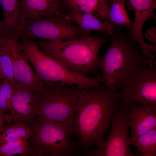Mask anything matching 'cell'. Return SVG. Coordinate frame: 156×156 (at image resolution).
Here are the masks:
<instances>
[{
    "label": "cell",
    "instance_id": "obj_1",
    "mask_svg": "<svg viewBox=\"0 0 156 156\" xmlns=\"http://www.w3.org/2000/svg\"><path fill=\"white\" fill-rule=\"evenodd\" d=\"M120 101L118 91L107 88L103 83L94 88L82 89L73 128L76 146L82 153L92 145L102 147L104 136Z\"/></svg>",
    "mask_w": 156,
    "mask_h": 156
},
{
    "label": "cell",
    "instance_id": "obj_2",
    "mask_svg": "<svg viewBox=\"0 0 156 156\" xmlns=\"http://www.w3.org/2000/svg\"><path fill=\"white\" fill-rule=\"evenodd\" d=\"M109 36L105 33L90 34L66 41L40 39L36 43L42 51L68 70L86 76L93 74L100 79L99 54Z\"/></svg>",
    "mask_w": 156,
    "mask_h": 156
},
{
    "label": "cell",
    "instance_id": "obj_3",
    "mask_svg": "<svg viewBox=\"0 0 156 156\" xmlns=\"http://www.w3.org/2000/svg\"><path fill=\"white\" fill-rule=\"evenodd\" d=\"M122 27L113 28L106 52L99 56L98 70L101 81L107 88L118 91L130 74L147 64L148 60L142 54L137 41Z\"/></svg>",
    "mask_w": 156,
    "mask_h": 156
},
{
    "label": "cell",
    "instance_id": "obj_4",
    "mask_svg": "<svg viewBox=\"0 0 156 156\" xmlns=\"http://www.w3.org/2000/svg\"><path fill=\"white\" fill-rule=\"evenodd\" d=\"M82 88L75 84L44 82L43 87L37 93V115L73 128Z\"/></svg>",
    "mask_w": 156,
    "mask_h": 156
},
{
    "label": "cell",
    "instance_id": "obj_5",
    "mask_svg": "<svg viewBox=\"0 0 156 156\" xmlns=\"http://www.w3.org/2000/svg\"><path fill=\"white\" fill-rule=\"evenodd\" d=\"M30 139L34 156H71L75 154L73 128L37 115L31 123Z\"/></svg>",
    "mask_w": 156,
    "mask_h": 156
},
{
    "label": "cell",
    "instance_id": "obj_6",
    "mask_svg": "<svg viewBox=\"0 0 156 156\" xmlns=\"http://www.w3.org/2000/svg\"><path fill=\"white\" fill-rule=\"evenodd\" d=\"M21 44L25 55L39 78L44 82H59L78 85L83 88H92L100 84L96 77L71 71L48 56L35 42L21 39Z\"/></svg>",
    "mask_w": 156,
    "mask_h": 156
},
{
    "label": "cell",
    "instance_id": "obj_7",
    "mask_svg": "<svg viewBox=\"0 0 156 156\" xmlns=\"http://www.w3.org/2000/svg\"><path fill=\"white\" fill-rule=\"evenodd\" d=\"M90 32L74 25L63 12H56L34 20H25L18 31L19 39L38 38L40 39L65 41L81 38Z\"/></svg>",
    "mask_w": 156,
    "mask_h": 156
},
{
    "label": "cell",
    "instance_id": "obj_8",
    "mask_svg": "<svg viewBox=\"0 0 156 156\" xmlns=\"http://www.w3.org/2000/svg\"><path fill=\"white\" fill-rule=\"evenodd\" d=\"M120 101L129 105H146L156 108V64H147L132 71L118 90Z\"/></svg>",
    "mask_w": 156,
    "mask_h": 156
},
{
    "label": "cell",
    "instance_id": "obj_9",
    "mask_svg": "<svg viewBox=\"0 0 156 156\" xmlns=\"http://www.w3.org/2000/svg\"><path fill=\"white\" fill-rule=\"evenodd\" d=\"M131 106L120 101L117 105L111 120L110 130L101 148L86 152L85 156H135L130 148L129 122Z\"/></svg>",
    "mask_w": 156,
    "mask_h": 156
},
{
    "label": "cell",
    "instance_id": "obj_10",
    "mask_svg": "<svg viewBox=\"0 0 156 156\" xmlns=\"http://www.w3.org/2000/svg\"><path fill=\"white\" fill-rule=\"evenodd\" d=\"M4 36L11 58L12 73L17 85L38 91L44 82L38 76L29 63L22 47L20 39L5 32Z\"/></svg>",
    "mask_w": 156,
    "mask_h": 156
},
{
    "label": "cell",
    "instance_id": "obj_11",
    "mask_svg": "<svg viewBox=\"0 0 156 156\" xmlns=\"http://www.w3.org/2000/svg\"><path fill=\"white\" fill-rule=\"evenodd\" d=\"M38 91L17 85L13 87L10 103L12 121L31 123L35 118Z\"/></svg>",
    "mask_w": 156,
    "mask_h": 156
},
{
    "label": "cell",
    "instance_id": "obj_12",
    "mask_svg": "<svg viewBox=\"0 0 156 156\" xmlns=\"http://www.w3.org/2000/svg\"><path fill=\"white\" fill-rule=\"evenodd\" d=\"M130 106L129 122L131 129L130 142L156 128V108L141 105Z\"/></svg>",
    "mask_w": 156,
    "mask_h": 156
},
{
    "label": "cell",
    "instance_id": "obj_13",
    "mask_svg": "<svg viewBox=\"0 0 156 156\" xmlns=\"http://www.w3.org/2000/svg\"><path fill=\"white\" fill-rule=\"evenodd\" d=\"M19 1L24 20L36 19L63 11L61 7V0Z\"/></svg>",
    "mask_w": 156,
    "mask_h": 156
},
{
    "label": "cell",
    "instance_id": "obj_14",
    "mask_svg": "<svg viewBox=\"0 0 156 156\" xmlns=\"http://www.w3.org/2000/svg\"><path fill=\"white\" fill-rule=\"evenodd\" d=\"M63 13L72 23L89 32L94 31L110 35L112 31L113 28L108 23L91 14L73 9H68Z\"/></svg>",
    "mask_w": 156,
    "mask_h": 156
},
{
    "label": "cell",
    "instance_id": "obj_15",
    "mask_svg": "<svg viewBox=\"0 0 156 156\" xmlns=\"http://www.w3.org/2000/svg\"><path fill=\"white\" fill-rule=\"evenodd\" d=\"M3 11L1 23L4 30L18 37L19 28L24 21L19 0H0Z\"/></svg>",
    "mask_w": 156,
    "mask_h": 156
},
{
    "label": "cell",
    "instance_id": "obj_16",
    "mask_svg": "<svg viewBox=\"0 0 156 156\" xmlns=\"http://www.w3.org/2000/svg\"><path fill=\"white\" fill-rule=\"evenodd\" d=\"M65 2L68 9L91 14L108 23L109 0H65Z\"/></svg>",
    "mask_w": 156,
    "mask_h": 156
},
{
    "label": "cell",
    "instance_id": "obj_17",
    "mask_svg": "<svg viewBox=\"0 0 156 156\" xmlns=\"http://www.w3.org/2000/svg\"><path fill=\"white\" fill-rule=\"evenodd\" d=\"M31 133V123L11 120L4 125L0 133V145L24 140H29Z\"/></svg>",
    "mask_w": 156,
    "mask_h": 156
},
{
    "label": "cell",
    "instance_id": "obj_18",
    "mask_svg": "<svg viewBox=\"0 0 156 156\" xmlns=\"http://www.w3.org/2000/svg\"><path fill=\"white\" fill-rule=\"evenodd\" d=\"M125 1L109 0L107 21L112 28L125 27L128 30V33H129L132 29L133 23L126 12Z\"/></svg>",
    "mask_w": 156,
    "mask_h": 156
},
{
    "label": "cell",
    "instance_id": "obj_19",
    "mask_svg": "<svg viewBox=\"0 0 156 156\" xmlns=\"http://www.w3.org/2000/svg\"><path fill=\"white\" fill-rule=\"evenodd\" d=\"M130 144L135 147L142 156L156 155V128L143 134Z\"/></svg>",
    "mask_w": 156,
    "mask_h": 156
},
{
    "label": "cell",
    "instance_id": "obj_20",
    "mask_svg": "<svg viewBox=\"0 0 156 156\" xmlns=\"http://www.w3.org/2000/svg\"><path fill=\"white\" fill-rule=\"evenodd\" d=\"M34 156L33 149L29 140H22L0 145V156Z\"/></svg>",
    "mask_w": 156,
    "mask_h": 156
},
{
    "label": "cell",
    "instance_id": "obj_21",
    "mask_svg": "<svg viewBox=\"0 0 156 156\" xmlns=\"http://www.w3.org/2000/svg\"><path fill=\"white\" fill-rule=\"evenodd\" d=\"M0 73L9 81L13 87L17 86L13 76L11 61L4 32L0 39Z\"/></svg>",
    "mask_w": 156,
    "mask_h": 156
},
{
    "label": "cell",
    "instance_id": "obj_22",
    "mask_svg": "<svg viewBox=\"0 0 156 156\" xmlns=\"http://www.w3.org/2000/svg\"><path fill=\"white\" fill-rule=\"evenodd\" d=\"M12 91V86L8 80L4 78L0 84V111L5 113L10 111Z\"/></svg>",
    "mask_w": 156,
    "mask_h": 156
},
{
    "label": "cell",
    "instance_id": "obj_23",
    "mask_svg": "<svg viewBox=\"0 0 156 156\" xmlns=\"http://www.w3.org/2000/svg\"><path fill=\"white\" fill-rule=\"evenodd\" d=\"M128 5L133 10L135 13L142 14L150 12L156 8V0H129Z\"/></svg>",
    "mask_w": 156,
    "mask_h": 156
},
{
    "label": "cell",
    "instance_id": "obj_24",
    "mask_svg": "<svg viewBox=\"0 0 156 156\" xmlns=\"http://www.w3.org/2000/svg\"><path fill=\"white\" fill-rule=\"evenodd\" d=\"M12 120L10 115L0 111V133L2 131L4 125Z\"/></svg>",
    "mask_w": 156,
    "mask_h": 156
},
{
    "label": "cell",
    "instance_id": "obj_25",
    "mask_svg": "<svg viewBox=\"0 0 156 156\" xmlns=\"http://www.w3.org/2000/svg\"><path fill=\"white\" fill-rule=\"evenodd\" d=\"M4 31V30L1 21L0 22V39L2 37Z\"/></svg>",
    "mask_w": 156,
    "mask_h": 156
},
{
    "label": "cell",
    "instance_id": "obj_26",
    "mask_svg": "<svg viewBox=\"0 0 156 156\" xmlns=\"http://www.w3.org/2000/svg\"><path fill=\"white\" fill-rule=\"evenodd\" d=\"M4 79V78L3 76L0 73V84L1 83V82Z\"/></svg>",
    "mask_w": 156,
    "mask_h": 156
}]
</instances>
